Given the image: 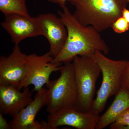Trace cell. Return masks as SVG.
I'll list each match as a JSON object with an SVG mask.
<instances>
[{"mask_svg":"<svg viewBox=\"0 0 129 129\" xmlns=\"http://www.w3.org/2000/svg\"><path fill=\"white\" fill-rule=\"evenodd\" d=\"M58 13L67 28L68 35L63 48L52 63L71 62L76 56L91 57L98 51L108 54L109 47L100 32L90 25H82L67 6Z\"/></svg>","mask_w":129,"mask_h":129,"instance_id":"cell-1","label":"cell"},{"mask_svg":"<svg viewBox=\"0 0 129 129\" xmlns=\"http://www.w3.org/2000/svg\"><path fill=\"white\" fill-rule=\"evenodd\" d=\"M74 7L73 14L84 26L90 25L101 32L111 27L122 16L127 0H69Z\"/></svg>","mask_w":129,"mask_h":129,"instance_id":"cell-2","label":"cell"},{"mask_svg":"<svg viewBox=\"0 0 129 129\" xmlns=\"http://www.w3.org/2000/svg\"><path fill=\"white\" fill-rule=\"evenodd\" d=\"M105 55L98 51L91 56L102 74L101 85L91 109L99 114L104 110L109 98L117 94L122 88V76L129 62L127 60H112Z\"/></svg>","mask_w":129,"mask_h":129,"instance_id":"cell-3","label":"cell"},{"mask_svg":"<svg viewBox=\"0 0 129 129\" xmlns=\"http://www.w3.org/2000/svg\"><path fill=\"white\" fill-rule=\"evenodd\" d=\"M72 61L78 92L77 108L87 112L91 109L101 69L91 57L76 56Z\"/></svg>","mask_w":129,"mask_h":129,"instance_id":"cell-4","label":"cell"},{"mask_svg":"<svg viewBox=\"0 0 129 129\" xmlns=\"http://www.w3.org/2000/svg\"><path fill=\"white\" fill-rule=\"evenodd\" d=\"M60 76L47 86V111L52 113L60 109L76 107L78 92L72 62L64 63Z\"/></svg>","mask_w":129,"mask_h":129,"instance_id":"cell-5","label":"cell"},{"mask_svg":"<svg viewBox=\"0 0 129 129\" xmlns=\"http://www.w3.org/2000/svg\"><path fill=\"white\" fill-rule=\"evenodd\" d=\"M53 58L48 52L41 55L36 53L27 55L26 68L27 73L25 78L19 84V90L27 88L29 86H34L33 91H39L46 85L50 83L51 75L54 72L60 71L62 64L52 62Z\"/></svg>","mask_w":129,"mask_h":129,"instance_id":"cell-6","label":"cell"},{"mask_svg":"<svg viewBox=\"0 0 129 129\" xmlns=\"http://www.w3.org/2000/svg\"><path fill=\"white\" fill-rule=\"evenodd\" d=\"M99 118V114L91 110L84 112L76 107H72L48 114L46 122L49 129L62 126L78 129H96Z\"/></svg>","mask_w":129,"mask_h":129,"instance_id":"cell-7","label":"cell"},{"mask_svg":"<svg viewBox=\"0 0 129 129\" xmlns=\"http://www.w3.org/2000/svg\"><path fill=\"white\" fill-rule=\"evenodd\" d=\"M41 35L46 37L50 45L48 52L54 58L62 50L67 40V28L60 16L52 13L36 17Z\"/></svg>","mask_w":129,"mask_h":129,"instance_id":"cell-8","label":"cell"},{"mask_svg":"<svg viewBox=\"0 0 129 129\" xmlns=\"http://www.w3.org/2000/svg\"><path fill=\"white\" fill-rule=\"evenodd\" d=\"M27 55L15 45L11 53L0 57V85H11L18 88L27 73Z\"/></svg>","mask_w":129,"mask_h":129,"instance_id":"cell-9","label":"cell"},{"mask_svg":"<svg viewBox=\"0 0 129 129\" xmlns=\"http://www.w3.org/2000/svg\"><path fill=\"white\" fill-rule=\"evenodd\" d=\"M47 103V89L37 91L33 101L9 122L11 129H49L47 123L35 120L38 112Z\"/></svg>","mask_w":129,"mask_h":129,"instance_id":"cell-10","label":"cell"},{"mask_svg":"<svg viewBox=\"0 0 129 129\" xmlns=\"http://www.w3.org/2000/svg\"><path fill=\"white\" fill-rule=\"evenodd\" d=\"M2 27L8 33L15 45L27 38L41 35L36 17L19 14L6 15Z\"/></svg>","mask_w":129,"mask_h":129,"instance_id":"cell-11","label":"cell"},{"mask_svg":"<svg viewBox=\"0 0 129 129\" xmlns=\"http://www.w3.org/2000/svg\"><path fill=\"white\" fill-rule=\"evenodd\" d=\"M28 87L23 91L11 85H0V111L12 117L18 114L33 100Z\"/></svg>","mask_w":129,"mask_h":129,"instance_id":"cell-12","label":"cell"},{"mask_svg":"<svg viewBox=\"0 0 129 129\" xmlns=\"http://www.w3.org/2000/svg\"><path fill=\"white\" fill-rule=\"evenodd\" d=\"M111 106L100 116L96 129H103L115 122L129 108V89L122 86Z\"/></svg>","mask_w":129,"mask_h":129,"instance_id":"cell-13","label":"cell"},{"mask_svg":"<svg viewBox=\"0 0 129 129\" xmlns=\"http://www.w3.org/2000/svg\"><path fill=\"white\" fill-rule=\"evenodd\" d=\"M0 11L5 16L19 14L30 16L26 4V0H0Z\"/></svg>","mask_w":129,"mask_h":129,"instance_id":"cell-14","label":"cell"},{"mask_svg":"<svg viewBox=\"0 0 129 129\" xmlns=\"http://www.w3.org/2000/svg\"><path fill=\"white\" fill-rule=\"evenodd\" d=\"M111 27L115 33L122 34L129 30V23L122 16L117 19L112 24Z\"/></svg>","mask_w":129,"mask_h":129,"instance_id":"cell-15","label":"cell"},{"mask_svg":"<svg viewBox=\"0 0 129 129\" xmlns=\"http://www.w3.org/2000/svg\"><path fill=\"white\" fill-rule=\"evenodd\" d=\"M129 125V108L118 118L115 122L110 125L111 129H121Z\"/></svg>","mask_w":129,"mask_h":129,"instance_id":"cell-16","label":"cell"},{"mask_svg":"<svg viewBox=\"0 0 129 129\" xmlns=\"http://www.w3.org/2000/svg\"><path fill=\"white\" fill-rule=\"evenodd\" d=\"M122 86L129 89V62L125 70L122 78Z\"/></svg>","mask_w":129,"mask_h":129,"instance_id":"cell-17","label":"cell"},{"mask_svg":"<svg viewBox=\"0 0 129 129\" xmlns=\"http://www.w3.org/2000/svg\"><path fill=\"white\" fill-rule=\"evenodd\" d=\"M3 114L0 113V129H11L9 122H8L6 119L3 117Z\"/></svg>","mask_w":129,"mask_h":129,"instance_id":"cell-18","label":"cell"},{"mask_svg":"<svg viewBox=\"0 0 129 129\" xmlns=\"http://www.w3.org/2000/svg\"><path fill=\"white\" fill-rule=\"evenodd\" d=\"M47 1L54 4L58 5L62 8H64L66 6V3L67 2H69V0H47Z\"/></svg>","mask_w":129,"mask_h":129,"instance_id":"cell-19","label":"cell"},{"mask_svg":"<svg viewBox=\"0 0 129 129\" xmlns=\"http://www.w3.org/2000/svg\"><path fill=\"white\" fill-rule=\"evenodd\" d=\"M122 17H123L129 23V10L126 7L124 8L123 10Z\"/></svg>","mask_w":129,"mask_h":129,"instance_id":"cell-20","label":"cell"},{"mask_svg":"<svg viewBox=\"0 0 129 129\" xmlns=\"http://www.w3.org/2000/svg\"><path fill=\"white\" fill-rule=\"evenodd\" d=\"M127 2H128V3H129V0H127Z\"/></svg>","mask_w":129,"mask_h":129,"instance_id":"cell-21","label":"cell"}]
</instances>
